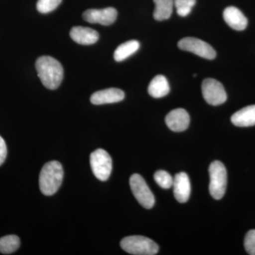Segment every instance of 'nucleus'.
<instances>
[{
	"label": "nucleus",
	"mask_w": 255,
	"mask_h": 255,
	"mask_svg": "<svg viewBox=\"0 0 255 255\" xmlns=\"http://www.w3.org/2000/svg\"><path fill=\"white\" fill-rule=\"evenodd\" d=\"M209 192L214 199L220 200L226 194L228 175L226 167L220 161H214L209 167Z\"/></svg>",
	"instance_id": "nucleus-4"
},
{
	"label": "nucleus",
	"mask_w": 255,
	"mask_h": 255,
	"mask_svg": "<svg viewBox=\"0 0 255 255\" xmlns=\"http://www.w3.org/2000/svg\"><path fill=\"white\" fill-rule=\"evenodd\" d=\"M19 246V238L14 235H10L0 238V253L1 254H11L17 251Z\"/></svg>",
	"instance_id": "nucleus-19"
},
{
	"label": "nucleus",
	"mask_w": 255,
	"mask_h": 255,
	"mask_svg": "<svg viewBox=\"0 0 255 255\" xmlns=\"http://www.w3.org/2000/svg\"><path fill=\"white\" fill-rule=\"evenodd\" d=\"M63 169L58 161L47 162L39 175V187L46 196H52L58 191L63 179Z\"/></svg>",
	"instance_id": "nucleus-2"
},
{
	"label": "nucleus",
	"mask_w": 255,
	"mask_h": 255,
	"mask_svg": "<svg viewBox=\"0 0 255 255\" xmlns=\"http://www.w3.org/2000/svg\"><path fill=\"white\" fill-rule=\"evenodd\" d=\"M178 47L181 50L191 52L205 59L213 60L216 56V50L209 43L193 37L182 38L178 43Z\"/></svg>",
	"instance_id": "nucleus-7"
},
{
	"label": "nucleus",
	"mask_w": 255,
	"mask_h": 255,
	"mask_svg": "<svg viewBox=\"0 0 255 255\" xmlns=\"http://www.w3.org/2000/svg\"><path fill=\"white\" fill-rule=\"evenodd\" d=\"M124 97L125 94L120 89L109 88L95 92L91 96L90 101L93 105H102L122 102Z\"/></svg>",
	"instance_id": "nucleus-11"
},
{
	"label": "nucleus",
	"mask_w": 255,
	"mask_h": 255,
	"mask_svg": "<svg viewBox=\"0 0 255 255\" xmlns=\"http://www.w3.org/2000/svg\"><path fill=\"white\" fill-rule=\"evenodd\" d=\"M223 18L228 26L236 31H243L248 26V18L236 6L226 8L223 11Z\"/></svg>",
	"instance_id": "nucleus-13"
},
{
	"label": "nucleus",
	"mask_w": 255,
	"mask_h": 255,
	"mask_svg": "<svg viewBox=\"0 0 255 255\" xmlns=\"http://www.w3.org/2000/svg\"><path fill=\"white\" fill-rule=\"evenodd\" d=\"M117 10L113 7H107L105 9L87 10L83 13V19L87 22L100 23L104 26H109L115 22L117 20Z\"/></svg>",
	"instance_id": "nucleus-9"
},
{
	"label": "nucleus",
	"mask_w": 255,
	"mask_h": 255,
	"mask_svg": "<svg viewBox=\"0 0 255 255\" xmlns=\"http://www.w3.org/2000/svg\"><path fill=\"white\" fill-rule=\"evenodd\" d=\"M231 122L238 127H250L255 126V105L248 106L236 112Z\"/></svg>",
	"instance_id": "nucleus-15"
},
{
	"label": "nucleus",
	"mask_w": 255,
	"mask_h": 255,
	"mask_svg": "<svg viewBox=\"0 0 255 255\" xmlns=\"http://www.w3.org/2000/svg\"><path fill=\"white\" fill-rule=\"evenodd\" d=\"M124 251L134 255H155L158 253L159 246L150 238L140 236H128L121 241Z\"/></svg>",
	"instance_id": "nucleus-3"
},
{
	"label": "nucleus",
	"mask_w": 255,
	"mask_h": 255,
	"mask_svg": "<svg viewBox=\"0 0 255 255\" xmlns=\"http://www.w3.org/2000/svg\"><path fill=\"white\" fill-rule=\"evenodd\" d=\"M36 68L42 84L49 90L60 86L63 79V68L58 60L50 56H41L37 59Z\"/></svg>",
	"instance_id": "nucleus-1"
},
{
	"label": "nucleus",
	"mask_w": 255,
	"mask_h": 255,
	"mask_svg": "<svg viewBox=\"0 0 255 255\" xmlns=\"http://www.w3.org/2000/svg\"><path fill=\"white\" fill-rule=\"evenodd\" d=\"M170 87L167 78L158 75L152 79L148 87V93L153 98L158 99L168 95Z\"/></svg>",
	"instance_id": "nucleus-16"
},
{
	"label": "nucleus",
	"mask_w": 255,
	"mask_h": 255,
	"mask_svg": "<svg viewBox=\"0 0 255 255\" xmlns=\"http://www.w3.org/2000/svg\"><path fill=\"white\" fill-rule=\"evenodd\" d=\"M61 2L62 0H38L37 10L42 14H47L54 11Z\"/></svg>",
	"instance_id": "nucleus-22"
},
{
	"label": "nucleus",
	"mask_w": 255,
	"mask_h": 255,
	"mask_svg": "<svg viewBox=\"0 0 255 255\" xmlns=\"http://www.w3.org/2000/svg\"><path fill=\"white\" fill-rule=\"evenodd\" d=\"M130 187L132 194L140 205L147 209L153 207L155 202V196L140 174H132L130 178Z\"/></svg>",
	"instance_id": "nucleus-6"
},
{
	"label": "nucleus",
	"mask_w": 255,
	"mask_h": 255,
	"mask_svg": "<svg viewBox=\"0 0 255 255\" xmlns=\"http://www.w3.org/2000/svg\"><path fill=\"white\" fill-rule=\"evenodd\" d=\"M154 179L159 187L164 189H168L173 185L174 178L164 170L157 171L154 174Z\"/></svg>",
	"instance_id": "nucleus-21"
},
{
	"label": "nucleus",
	"mask_w": 255,
	"mask_h": 255,
	"mask_svg": "<svg viewBox=\"0 0 255 255\" xmlns=\"http://www.w3.org/2000/svg\"><path fill=\"white\" fill-rule=\"evenodd\" d=\"M244 245L248 254L255 255V230H251L247 233Z\"/></svg>",
	"instance_id": "nucleus-23"
},
{
	"label": "nucleus",
	"mask_w": 255,
	"mask_h": 255,
	"mask_svg": "<svg viewBox=\"0 0 255 255\" xmlns=\"http://www.w3.org/2000/svg\"><path fill=\"white\" fill-rule=\"evenodd\" d=\"M196 0H174L178 15L185 17L190 14L191 9L196 4Z\"/></svg>",
	"instance_id": "nucleus-20"
},
{
	"label": "nucleus",
	"mask_w": 255,
	"mask_h": 255,
	"mask_svg": "<svg viewBox=\"0 0 255 255\" xmlns=\"http://www.w3.org/2000/svg\"><path fill=\"white\" fill-rule=\"evenodd\" d=\"M7 155V148L4 139L0 136V166L4 163L5 159Z\"/></svg>",
	"instance_id": "nucleus-24"
},
{
	"label": "nucleus",
	"mask_w": 255,
	"mask_h": 255,
	"mask_svg": "<svg viewBox=\"0 0 255 255\" xmlns=\"http://www.w3.org/2000/svg\"><path fill=\"white\" fill-rule=\"evenodd\" d=\"M166 124L174 132H182L187 130L190 123L189 114L184 109H176L171 111L165 119Z\"/></svg>",
	"instance_id": "nucleus-10"
},
{
	"label": "nucleus",
	"mask_w": 255,
	"mask_h": 255,
	"mask_svg": "<svg viewBox=\"0 0 255 255\" xmlns=\"http://www.w3.org/2000/svg\"><path fill=\"white\" fill-rule=\"evenodd\" d=\"M90 165L97 179L107 181L112 171V159L110 154L103 149H97L90 155Z\"/></svg>",
	"instance_id": "nucleus-5"
},
{
	"label": "nucleus",
	"mask_w": 255,
	"mask_h": 255,
	"mask_svg": "<svg viewBox=\"0 0 255 255\" xmlns=\"http://www.w3.org/2000/svg\"><path fill=\"white\" fill-rule=\"evenodd\" d=\"M155 9L153 16L157 21H164L170 17L173 11L174 0H154Z\"/></svg>",
	"instance_id": "nucleus-18"
},
{
	"label": "nucleus",
	"mask_w": 255,
	"mask_h": 255,
	"mask_svg": "<svg viewBox=\"0 0 255 255\" xmlns=\"http://www.w3.org/2000/svg\"><path fill=\"white\" fill-rule=\"evenodd\" d=\"M139 48H140V43L135 40L125 42L117 47L114 52V60L117 62L123 61L130 55L136 53Z\"/></svg>",
	"instance_id": "nucleus-17"
},
{
	"label": "nucleus",
	"mask_w": 255,
	"mask_h": 255,
	"mask_svg": "<svg viewBox=\"0 0 255 255\" xmlns=\"http://www.w3.org/2000/svg\"><path fill=\"white\" fill-rule=\"evenodd\" d=\"M202 94L204 100L209 105H223L227 100V94L221 82L214 79L208 78L203 81Z\"/></svg>",
	"instance_id": "nucleus-8"
},
{
	"label": "nucleus",
	"mask_w": 255,
	"mask_h": 255,
	"mask_svg": "<svg viewBox=\"0 0 255 255\" xmlns=\"http://www.w3.org/2000/svg\"><path fill=\"white\" fill-rule=\"evenodd\" d=\"M174 195L179 203L189 200L191 194V183L189 176L185 172H179L174 178Z\"/></svg>",
	"instance_id": "nucleus-12"
},
{
	"label": "nucleus",
	"mask_w": 255,
	"mask_h": 255,
	"mask_svg": "<svg viewBox=\"0 0 255 255\" xmlns=\"http://www.w3.org/2000/svg\"><path fill=\"white\" fill-rule=\"evenodd\" d=\"M74 41L80 45H92L97 43L100 38L98 32L90 28L75 26L70 32Z\"/></svg>",
	"instance_id": "nucleus-14"
}]
</instances>
